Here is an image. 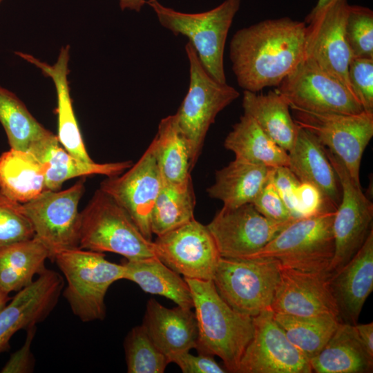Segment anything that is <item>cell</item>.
<instances>
[{
  "instance_id": "6da1fadb",
  "label": "cell",
  "mask_w": 373,
  "mask_h": 373,
  "mask_svg": "<svg viewBox=\"0 0 373 373\" xmlns=\"http://www.w3.org/2000/svg\"><path fill=\"white\" fill-rule=\"evenodd\" d=\"M306 27L305 22L283 17L236 31L229 58L239 86L253 93L278 86L304 58Z\"/></svg>"
},
{
  "instance_id": "7a4b0ae2",
  "label": "cell",
  "mask_w": 373,
  "mask_h": 373,
  "mask_svg": "<svg viewBox=\"0 0 373 373\" xmlns=\"http://www.w3.org/2000/svg\"><path fill=\"white\" fill-rule=\"evenodd\" d=\"M184 279L191 289L197 321V351L218 356L228 372L238 373L242 356L253 336V317L229 306L212 280Z\"/></svg>"
},
{
  "instance_id": "3957f363",
  "label": "cell",
  "mask_w": 373,
  "mask_h": 373,
  "mask_svg": "<svg viewBox=\"0 0 373 373\" xmlns=\"http://www.w3.org/2000/svg\"><path fill=\"white\" fill-rule=\"evenodd\" d=\"M53 262L66 278L63 296L74 315L82 322L103 320L106 294L113 283L124 279V265L108 261L103 253L79 247L58 253Z\"/></svg>"
},
{
  "instance_id": "277c9868",
  "label": "cell",
  "mask_w": 373,
  "mask_h": 373,
  "mask_svg": "<svg viewBox=\"0 0 373 373\" xmlns=\"http://www.w3.org/2000/svg\"><path fill=\"white\" fill-rule=\"evenodd\" d=\"M79 247L115 253L127 260L155 256L153 241L147 239L128 213L99 189L80 212Z\"/></svg>"
},
{
  "instance_id": "5b68a950",
  "label": "cell",
  "mask_w": 373,
  "mask_h": 373,
  "mask_svg": "<svg viewBox=\"0 0 373 373\" xmlns=\"http://www.w3.org/2000/svg\"><path fill=\"white\" fill-rule=\"evenodd\" d=\"M241 0H225L218 6L200 13H184L148 0L162 26L175 36L186 37L205 70L215 80L227 83L224 51L229 28Z\"/></svg>"
},
{
  "instance_id": "8992f818",
  "label": "cell",
  "mask_w": 373,
  "mask_h": 373,
  "mask_svg": "<svg viewBox=\"0 0 373 373\" xmlns=\"http://www.w3.org/2000/svg\"><path fill=\"white\" fill-rule=\"evenodd\" d=\"M185 51L189 63V85L175 115L189 143L192 171L216 116L236 100L240 93L233 87L220 83L209 75L189 41L185 45Z\"/></svg>"
},
{
  "instance_id": "52a82bcc",
  "label": "cell",
  "mask_w": 373,
  "mask_h": 373,
  "mask_svg": "<svg viewBox=\"0 0 373 373\" xmlns=\"http://www.w3.org/2000/svg\"><path fill=\"white\" fill-rule=\"evenodd\" d=\"M336 211L294 220L249 258H271L283 267L328 271L334 253L332 224Z\"/></svg>"
},
{
  "instance_id": "ba28073f",
  "label": "cell",
  "mask_w": 373,
  "mask_h": 373,
  "mask_svg": "<svg viewBox=\"0 0 373 373\" xmlns=\"http://www.w3.org/2000/svg\"><path fill=\"white\" fill-rule=\"evenodd\" d=\"M271 258L220 257L212 277L222 298L235 310L254 317L271 308L280 276Z\"/></svg>"
},
{
  "instance_id": "9c48e42d",
  "label": "cell",
  "mask_w": 373,
  "mask_h": 373,
  "mask_svg": "<svg viewBox=\"0 0 373 373\" xmlns=\"http://www.w3.org/2000/svg\"><path fill=\"white\" fill-rule=\"evenodd\" d=\"M295 123L309 133L344 164L352 180L360 184L364 151L373 136V113H317L291 107Z\"/></svg>"
},
{
  "instance_id": "30bf717a",
  "label": "cell",
  "mask_w": 373,
  "mask_h": 373,
  "mask_svg": "<svg viewBox=\"0 0 373 373\" xmlns=\"http://www.w3.org/2000/svg\"><path fill=\"white\" fill-rule=\"evenodd\" d=\"M85 190L83 179L63 191L46 189L23 204L35 236L47 248L49 259L67 249L79 247L80 212L79 202Z\"/></svg>"
},
{
  "instance_id": "8fae6325",
  "label": "cell",
  "mask_w": 373,
  "mask_h": 373,
  "mask_svg": "<svg viewBox=\"0 0 373 373\" xmlns=\"http://www.w3.org/2000/svg\"><path fill=\"white\" fill-rule=\"evenodd\" d=\"M325 152L342 191L332 224L334 253L329 267L332 274L351 260L372 229L373 204L363 193L361 184L350 177L343 162L326 148Z\"/></svg>"
},
{
  "instance_id": "7c38bea8",
  "label": "cell",
  "mask_w": 373,
  "mask_h": 373,
  "mask_svg": "<svg viewBox=\"0 0 373 373\" xmlns=\"http://www.w3.org/2000/svg\"><path fill=\"white\" fill-rule=\"evenodd\" d=\"M276 90L290 108L342 114L363 111L358 99L342 83L307 58L286 76Z\"/></svg>"
},
{
  "instance_id": "4fadbf2b",
  "label": "cell",
  "mask_w": 373,
  "mask_h": 373,
  "mask_svg": "<svg viewBox=\"0 0 373 373\" xmlns=\"http://www.w3.org/2000/svg\"><path fill=\"white\" fill-rule=\"evenodd\" d=\"M349 7L347 0H332L314 14L307 15L304 58L314 61L354 95L348 78L352 55L345 33Z\"/></svg>"
},
{
  "instance_id": "5bb4252c",
  "label": "cell",
  "mask_w": 373,
  "mask_h": 373,
  "mask_svg": "<svg viewBox=\"0 0 373 373\" xmlns=\"http://www.w3.org/2000/svg\"><path fill=\"white\" fill-rule=\"evenodd\" d=\"M293 220H269L248 203L235 208L222 207L207 227L220 257L249 258Z\"/></svg>"
},
{
  "instance_id": "9a60e30c",
  "label": "cell",
  "mask_w": 373,
  "mask_h": 373,
  "mask_svg": "<svg viewBox=\"0 0 373 373\" xmlns=\"http://www.w3.org/2000/svg\"><path fill=\"white\" fill-rule=\"evenodd\" d=\"M155 256L184 278L212 280L220 258L207 225L195 218L157 236Z\"/></svg>"
},
{
  "instance_id": "2e32d148",
  "label": "cell",
  "mask_w": 373,
  "mask_h": 373,
  "mask_svg": "<svg viewBox=\"0 0 373 373\" xmlns=\"http://www.w3.org/2000/svg\"><path fill=\"white\" fill-rule=\"evenodd\" d=\"M253 336L238 373H311L309 360L287 338L271 308L253 317Z\"/></svg>"
},
{
  "instance_id": "e0dca14e",
  "label": "cell",
  "mask_w": 373,
  "mask_h": 373,
  "mask_svg": "<svg viewBox=\"0 0 373 373\" xmlns=\"http://www.w3.org/2000/svg\"><path fill=\"white\" fill-rule=\"evenodd\" d=\"M162 178L151 143L139 160L120 175L104 180L99 189L130 216L142 233L151 240V213Z\"/></svg>"
},
{
  "instance_id": "ac0fdd59",
  "label": "cell",
  "mask_w": 373,
  "mask_h": 373,
  "mask_svg": "<svg viewBox=\"0 0 373 373\" xmlns=\"http://www.w3.org/2000/svg\"><path fill=\"white\" fill-rule=\"evenodd\" d=\"M330 276L328 271H307L281 266L271 310L296 316H332L338 318L329 286Z\"/></svg>"
},
{
  "instance_id": "d6986e66",
  "label": "cell",
  "mask_w": 373,
  "mask_h": 373,
  "mask_svg": "<svg viewBox=\"0 0 373 373\" xmlns=\"http://www.w3.org/2000/svg\"><path fill=\"white\" fill-rule=\"evenodd\" d=\"M63 288L61 276L46 269L30 285L17 291L0 310V354L9 348L17 332L36 326L48 316Z\"/></svg>"
},
{
  "instance_id": "ffe728a7",
  "label": "cell",
  "mask_w": 373,
  "mask_h": 373,
  "mask_svg": "<svg viewBox=\"0 0 373 373\" xmlns=\"http://www.w3.org/2000/svg\"><path fill=\"white\" fill-rule=\"evenodd\" d=\"M329 286L339 321L356 325L363 306L373 290V229L351 260L331 274Z\"/></svg>"
},
{
  "instance_id": "44dd1931",
  "label": "cell",
  "mask_w": 373,
  "mask_h": 373,
  "mask_svg": "<svg viewBox=\"0 0 373 373\" xmlns=\"http://www.w3.org/2000/svg\"><path fill=\"white\" fill-rule=\"evenodd\" d=\"M17 56L38 68L44 75L54 83L57 94V138L62 146L71 155L85 162H93L84 143L75 116L70 96L68 80L70 46H62L56 62L50 65L32 55L15 52Z\"/></svg>"
},
{
  "instance_id": "7402d4cb",
  "label": "cell",
  "mask_w": 373,
  "mask_h": 373,
  "mask_svg": "<svg viewBox=\"0 0 373 373\" xmlns=\"http://www.w3.org/2000/svg\"><path fill=\"white\" fill-rule=\"evenodd\" d=\"M191 309L178 305L167 308L154 298L146 303L142 325L168 360L197 347L198 325Z\"/></svg>"
},
{
  "instance_id": "603a6c76",
  "label": "cell",
  "mask_w": 373,
  "mask_h": 373,
  "mask_svg": "<svg viewBox=\"0 0 373 373\" xmlns=\"http://www.w3.org/2000/svg\"><path fill=\"white\" fill-rule=\"evenodd\" d=\"M28 151L43 165L46 189L52 191L59 190L66 181L74 178L93 175L116 176L132 166L131 161L101 164L79 160L60 146L57 136L51 131L32 144Z\"/></svg>"
},
{
  "instance_id": "cb8c5ba5",
  "label": "cell",
  "mask_w": 373,
  "mask_h": 373,
  "mask_svg": "<svg viewBox=\"0 0 373 373\" xmlns=\"http://www.w3.org/2000/svg\"><path fill=\"white\" fill-rule=\"evenodd\" d=\"M288 156L287 167L298 180L316 186L325 200L336 209L341 200V186L325 148L311 133L299 127Z\"/></svg>"
},
{
  "instance_id": "d4e9b609",
  "label": "cell",
  "mask_w": 373,
  "mask_h": 373,
  "mask_svg": "<svg viewBox=\"0 0 373 373\" xmlns=\"http://www.w3.org/2000/svg\"><path fill=\"white\" fill-rule=\"evenodd\" d=\"M309 363L316 373H369L372 372L373 356L364 347L354 325L340 323Z\"/></svg>"
},
{
  "instance_id": "484cf974",
  "label": "cell",
  "mask_w": 373,
  "mask_h": 373,
  "mask_svg": "<svg viewBox=\"0 0 373 373\" xmlns=\"http://www.w3.org/2000/svg\"><path fill=\"white\" fill-rule=\"evenodd\" d=\"M273 168L235 159L215 173L207 190L209 196L235 208L251 203L267 180Z\"/></svg>"
},
{
  "instance_id": "4316f807",
  "label": "cell",
  "mask_w": 373,
  "mask_h": 373,
  "mask_svg": "<svg viewBox=\"0 0 373 373\" xmlns=\"http://www.w3.org/2000/svg\"><path fill=\"white\" fill-rule=\"evenodd\" d=\"M244 113L252 117L279 146L289 152L294 145L299 126L289 112V105L276 90L258 94L244 90Z\"/></svg>"
},
{
  "instance_id": "83f0119b",
  "label": "cell",
  "mask_w": 373,
  "mask_h": 373,
  "mask_svg": "<svg viewBox=\"0 0 373 373\" xmlns=\"http://www.w3.org/2000/svg\"><path fill=\"white\" fill-rule=\"evenodd\" d=\"M124 279L136 283L144 292L164 296L177 305L193 309L191 289L184 278L157 257L125 260Z\"/></svg>"
},
{
  "instance_id": "f1b7e54d",
  "label": "cell",
  "mask_w": 373,
  "mask_h": 373,
  "mask_svg": "<svg viewBox=\"0 0 373 373\" xmlns=\"http://www.w3.org/2000/svg\"><path fill=\"white\" fill-rule=\"evenodd\" d=\"M224 146L235 159L276 169L288 166V152L279 146L249 115L243 114L227 135Z\"/></svg>"
},
{
  "instance_id": "f546056e",
  "label": "cell",
  "mask_w": 373,
  "mask_h": 373,
  "mask_svg": "<svg viewBox=\"0 0 373 373\" xmlns=\"http://www.w3.org/2000/svg\"><path fill=\"white\" fill-rule=\"evenodd\" d=\"M50 254L35 236L0 249V287L7 293L30 285L46 268Z\"/></svg>"
},
{
  "instance_id": "4dcf8cb0",
  "label": "cell",
  "mask_w": 373,
  "mask_h": 373,
  "mask_svg": "<svg viewBox=\"0 0 373 373\" xmlns=\"http://www.w3.org/2000/svg\"><path fill=\"white\" fill-rule=\"evenodd\" d=\"M0 188L21 204L33 200L46 190L43 165L28 151L3 152L0 155Z\"/></svg>"
},
{
  "instance_id": "1f68e13d",
  "label": "cell",
  "mask_w": 373,
  "mask_h": 373,
  "mask_svg": "<svg viewBox=\"0 0 373 373\" xmlns=\"http://www.w3.org/2000/svg\"><path fill=\"white\" fill-rule=\"evenodd\" d=\"M151 144L164 182L179 184L191 178L189 143L175 114L160 120Z\"/></svg>"
},
{
  "instance_id": "d6a6232c",
  "label": "cell",
  "mask_w": 373,
  "mask_h": 373,
  "mask_svg": "<svg viewBox=\"0 0 373 373\" xmlns=\"http://www.w3.org/2000/svg\"><path fill=\"white\" fill-rule=\"evenodd\" d=\"M195 197L192 180L179 184L162 180L151 218V229L157 236L194 219Z\"/></svg>"
},
{
  "instance_id": "836d02e7",
  "label": "cell",
  "mask_w": 373,
  "mask_h": 373,
  "mask_svg": "<svg viewBox=\"0 0 373 373\" xmlns=\"http://www.w3.org/2000/svg\"><path fill=\"white\" fill-rule=\"evenodd\" d=\"M274 318L289 341L309 360L321 352L341 323L332 316H296L274 312Z\"/></svg>"
},
{
  "instance_id": "e575fe53",
  "label": "cell",
  "mask_w": 373,
  "mask_h": 373,
  "mask_svg": "<svg viewBox=\"0 0 373 373\" xmlns=\"http://www.w3.org/2000/svg\"><path fill=\"white\" fill-rule=\"evenodd\" d=\"M0 122L10 149L28 151L50 131L41 124L23 102L12 92L0 86Z\"/></svg>"
},
{
  "instance_id": "d590c367",
  "label": "cell",
  "mask_w": 373,
  "mask_h": 373,
  "mask_svg": "<svg viewBox=\"0 0 373 373\" xmlns=\"http://www.w3.org/2000/svg\"><path fill=\"white\" fill-rule=\"evenodd\" d=\"M124 347L128 373H163L169 363L142 325L131 329L125 338Z\"/></svg>"
},
{
  "instance_id": "8d00e7d4",
  "label": "cell",
  "mask_w": 373,
  "mask_h": 373,
  "mask_svg": "<svg viewBox=\"0 0 373 373\" xmlns=\"http://www.w3.org/2000/svg\"><path fill=\"white\" fill-rule=\"evenodd\" d=\"M345 33L352 58H373V12L370 8L350 5Z\"/></svg>"
},
{
  "instance_id": "74e56055",
  "label": "cell",
  "mask_w": 373,
  "mask_h": 373,
  "mask_svg": "<svg viewBox=\"0 0 373 373\" xmlns=\"http://www.w3.org/2000/svg\"><path fill=\"white\" fill-rule=\"evenodd\" d=\"M34 236L23 204L8 197L0 188V249Z\"/></svg>"
},
{
  "instance_id": "f35d334b",
  "label": "cell",
  "mask_w": 373,
  "mask_h": 373,
  "mask_svg": "<svg viewBox=\"0 0 373 373\" xmlns=\"http://www.w3.org/2000/svg\"><path fill=\"white\" fill-rule=\"evenodd\" d=\"M348 78L363 111L373 113V58H352Z\"/></svg>"
},
{
  "instance_id": "ab89813d",
  "label": "cell",
  "mask_w": 373,
  "mask_h": 373,
  "mask_svg": "<svg viewBox=\"0 0 373 373\" xmlns=\"http://www.w3.org/2000/svg\"><path fill=\"white\" fill-rule=\"evenodd\" d=\"M274 169L251 204L260 214L269 220L283 222L296 219L291 216L276 189L274 180Z\"/></svg>"
},
{
  "instance_id": "60d3db41",
  "label": "cell",
  "mask_w": 373,
  "mask_h": 373,
  "mask_svg": "<svg viewBox=\"0 0 373 373\" xmlns=\"http://www.w3.org/2000/svg\"><path fill=\"white\" fill-rule=\"evenodd\" d=\"M169 363H175L184 373H226L224 366L220 365L213 356L199 353L195 356L189 352L174 355L169 358Z\"/></svg>"
},
{
  "instance_id": "b9f144b4",
  "label": "cell",
  "mask_w": 373,
  "mask_h": 373,
  "mask_svg": "<svg viewBox=\"0 0 373 373\" xmlns=\"http://www.w3.org/2000/svg\"><path fill=\"white\" fill-rule=\"evenodd\" d=\"M296 201L300 217L314 215L327 211H336L324 198L321 191L307 182L299 184L296 191Z\"/></svg>"
},
{
  "instance_id": "7bdbcfd3",
  "label": "cell",
  "mask_w": 373,
  "mask_h": 373,
  "mask_svg": "<svg viewBox=\"0 0 373 373\" xmlns=\"http://www.w3.org/2000/svg\"><path fill=\"white\" fill-rule=\"evenodd\" d=\"M274 180L276 189L294 218L300 216L296 191L300 182L287 166H280L274 169Z\"/></svg>"
},
{
  "instance_id": "ee69618b",
  "label": "cell",
  "mask_w": 373,
  "mask_h": 373,
  "mask_svg": "<svg viewBox=\"0 0 373 373\" xmlns=\"http://www.w3.org/2000/svg\"><path fill=\"white\" fill-rule=\"evenodd\" d=\"M35 326L27 329L25 343L17 352L13 353L1 372L22 373L30 372L33 370L35 359L31 352V343L35 334Z\"/></svg>"
},
{
  "instance_id": "f6af8a7d",
  "label": "cell",
  "mask_w": 373,
  "mask_h": 373,
  "mask_svg": "<svg viewBox=\"0 0 373 373\" xmlns=\"http://www.w3.org/2000/svg\"><path fill=\"white\" fill-rule=\"evenodd\" d=\"M356 332L367 352L373 356V323L354 325Z\"/></svg>"
},
{
  "instance_id": "bcb514c9",
  "label": "cell",
  "mask_w": 373,
  "mask_h": 373,
  "mask_svg": "<svg viewBox=\"0 0 373 373\" xmlns=\"http://www.w3.org/2000/svg\"><path fill=\"white\" fill-rule=\"evenodd\" d=\"M146 2V0H119V5L122 10L128 9L140 12Z\"/></svg>"
},
{
  "instance_id": "7dc6e473",
  "label": "cell",
  "mask_w": 373,
  "mask_h": 373,
  "mask_svg": "<svg viewBox=\"0 0 373 373\" xmlns=\"http://www.w3.org/2000/svg\"><path fill=\"white\" fill-rule=\"evenodd\" d=\"M9 294L0 287V310L10 301Z\"/></svg>"
},
{
  "instance_id": "c3c4849f",
  "label": "cell",
  "mask_w": 373,
  "mask_h": 373,
  "mask_svg": "<svg viewBox=\"0 0 373 373\" xmlns=\"http://www.w3.org/2000/svg\"><path fill=\"white\" fill-rule=\"evenodd\" d=\"M332 1V0H318L316 5L313 8L312 11L308 15L314 14Z\"/></svg>"
},
{
  "instance_id": "681fc988",
  "label": "cell",
  "mask_w": 373,
  "mask_h": 373,
  "mask_svg": "<svg viewBox=\"0 0 373 373\" xmlns=\"http://www.w3.org/2000/svg\"><path fill=\"white\" fill-rule=\"evenodd\" d=\"M3 0H0V3L3 1Z\"/></svg>"
}]
</instances>
